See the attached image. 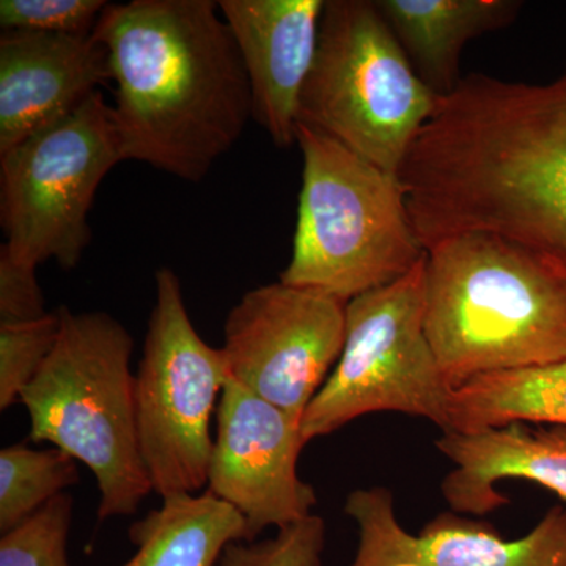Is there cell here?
I'll use <instances>...</instances> for the list:
<instances>
[{"mask_svg":"<svg viewBox=\"0 0 566 566\" xmlns=\"http://www.w3.org/2000/svg\"><path fill=\"white\" fill-rule=\"evenodd\" d=\"M57 312V342L20 401L29 436L91 469L99 521L134 515L153 491L137 434L134 338L106 312Z\"/></svg>","mask_w":566,"mask_h":566,"instance_id":"4","label":"cell"},{"mask_svg":"<svg viewBox=\"0 0 566 566\" xmlns=\"http://www.w3.org/2000/svg\"><path fill=\"white\" fill-rule=\"evenodd\" d=\"M345 513L359 531L352 566H566V505L553 506L517 539L455 512L441 513L419 534H409L385 486L353 491Z\"/></svg>","mask_w":566,"mask_h":566,"instance_id":"12","label":"cell"},{"mask_svg":"<svg viewBox=\"0 0 566 566\" xmlns=\"http://www.w3.org/2000/svg\"><path fill=\"white\" fill-rule=\"evenodd\" d=\"M564 76L566 77V71H565V74H564Z\"/></svg>","mask_w":566,"mask_h":566,"instance_id":"25","label":"cell"},{"mask_svg":"<svg viewBox=\"0 0 566 566\" xmlns=\"http://www.w3.org/2000/svg\"><path fill=\"white\" fill-rule=\"evenodd\" d=\"M136 554L122 566H216L223 549L245 542L243 516L212 495L178 494L129 528Z\"/></svg>","mask_w":566,"mask_h":566,"instance_id":"17","label":"cell"},{"mask_svg":"<svg viewBox=\"0 0 566 566\" xmlns=\"http://www.w3.org/2000/svg\"><path fill=\"white\" fill-rule=\"evenodd\" d=\"M420 80L438 96L460 84L468 41L515 20L517 0H375Z\"/></svg>","mask_w":566,"mask_h":566,"instance_id":"16","label":"cell"},{"mask_svg":"<svg viewBox=\"0 0 566 566\" xmlns=\"http://www.w3.org/2000/svg\"><path fill=\"white\" fill-rule=\"evenodd\" d=\"M77 461L57 447H3L0 452V532L13 531L52 499L80 483Z\"/></svg>","mask_w":566,"mask_h":566,"instance_id":"19","label":"cell"},{"mask_svg":"<svg viewBox=\"0 0 566 566\" xmlns=\"http://www.w3.org/2000/svg\"><path fill=\"white\" fill-rule=\"evenodd\" d=\"M324 545L326 524L312 515L279 528L273 538L232 543L216 566H323Z\"/></svg>","mask_w":566,"mask_h":566,"instance_id":"22","label":"cell"},{"mask_svg":"<svg viewBox=\"0 0 566 566\" xmlns=\"http://www.w3.org/2000/svg\"><path fill=\"white\" fill-rule=\"evenodd\" d=\"M427 255L390 285L346 304L345 345L301 422L305 442L374 412H401L452 431L446 381L424 331Z\"/></svg>","mask_w":566,"mask_h":566,"instance_id":"7","label":"cell"},{"mask_svg":"<svg viewBox=\"0 0 566 566\" xmlns=\"http://www.w3.org/2000/svg\"><path fill=\"white\" fill-rule=\"evenodd\" d=\"M59 331L57 311L29 322H0V411L20 403L54 349Z\"/></svg>","mask_w":566,"mask_h":566,"instance_id":"20","label":"cell"},{"mask_svg":"<svg viewBox=\"0 0 566 566\" xmlns=\"http://www.w3.org/2000/svg\"><path fill=\"white\" fill-rule=\"evenodd\" d=\"M424 331L452 389L475 376L566 363V282L491 233L427 249Z\"/></svg>","mask_w":566,"mask_h":566,"instance_id":"3","label":"cell"},{"mask_svg":"<svg viewBox=\"0 0 566 566\" xmlns=\"http://www.w3.org/2000/svg\"><path fill=\"white\" fill-rule=\"evenodd\" d=\"M438 99L375 2H324L300 123L398 174Z\"/></svg>","mask_w":566,"mask_h":566,"instance_id":"6","label":"cell"},{"mask_svg":"<svg viewBox=\"0 0 566 566\" xmlns=\"http://www.w3.org/2000/svg\"><path fill=\"white\" fill-rule=\"evenodd\" d=\"M439 452L455 468L442 480L452 512L485 516L509 504L504 480H527L556 493L566 505V427L513 422L475 433H442Z\"/></svg>","mask_w":566,"mask_h":566,"instance_id":"15","label":"cell"},{"mask_svg":"<svg viewBox=\"0 0 566 566\" xmlns=\"http://www.w3.org/2000/svg\"><path fill=\"white\" fill-rule=\"evenodd\" d=\"M46 314L36 268L0 252V322H29Z\"/></svg>","mask_w":566,"mask_h":566,"instance_id":"24","label":"cell"},{"mask_svg":"<svg viewBox=\"0 0 566 566\" xmlns=\"http://www.w3.org/2000/svg\"><path fill=\"white\" fill-rule=\"evenodd\" d=\"M93 36L109 59L123 161L202 181L253 120L251 85L219 3H109Z\"/></svg>","mask_w":566,"mask_h":566,"instance_id":"2","label":"cell"},{"mask_svg":"<svg viewBox=\"0 0 566 566\" xmlns=\"http://www.w3.org/2000/svg\"><path fill=\"white\" fill-rule=\"evenodd\" d=\"M123 163L112 106L96 92L73 114L0 155V252L39 268L73 270L91 243L88 212Z\"/></svg>","mask_w":566,"mask_h":566,"instance_id":"8","label":"cell"},{"mask_svg":"<svg viewBox=\"0 0 566 566\" xmlns=\"http://www.w3.org/2000/svg\"><path fill=\"white\" fill-rule=\"evenodd\" d=\"M450 422L457 433L513 422L566 427V363L469 379L453 389Z\"/></svg>","mask_w":566,"mask_h":566,"instance_id":"18","label":"cell"},{"mask_svg":"<svg viewBox=\"0 0 566 566\" xmlns=\"http://www.w3.org/2000/svg\"><path fill=\"white\" fill-rule=\"evenodd\" d=\"M109 3L104 0H0L2 32L93 35Z\"/></svg>","mask_w":566,"mask_h":566,"instance_id":"23","label":"cell"},{"mask_svg":"<svg viewBox=\"0 0 566 566\" xmlns=\"http://www.w3.org/2000/svg\"><path fill=\"white\" fill-rule=\"evenodd\" d=\"M424 249L491 233L566 282V77L547 84L472 73L441 96L400 170Z\"/></svg>","mask_w":566,"mask_h":566,"instance_id":"1","label":"cell"},{"mask_svg":"<svg viewBox=\"0 0 566 566\" xmlns=\"http://www.w3.org/2000/svg\"><path fill=\"white\" fill-rule=\"evenodd\" d=\"M346 304L281 281L245 293L223 324L230 378L303 422L344 352Z\"/></svg>","mask_w":566,"mask_h":566,"instance_id":"10","label":"cell"},{"mask_svg":"<svg viewBox=\"0 0 566 566\" xmlns=\"http://www.w3.org/2000/svg\"><path fill=\"white\" fill-rule=\"evenodd\" d=\"M304 159L286 285L337 300L390 285L422 262L398 174L387 172L318 129L297 123Z\"/></svg>","mask_w":566,"mask_h":566,"instance_id":"5","label":"cell"},{"mask_svg":"<svg viewBox=\"0 0 566 566\" xmlns=\"http://www.w3.org/2000/svg\"><path fill=\"white\" fill-rule=\"evenodd\" d=\"M324 2H218L251 85L253 120L279 148L296 144L301 95L314 66Z\"/></svg>","mask_w":566,"mask_h":566,"instance_id":"13","label":"cell"},{"mask_svg":"<svg viewBox=\"0 0 566 566\" xmlns=\"http://www.w3.org/2000/svg\"><path fill=\"white\" fill-rule=\"evenodd\" d=\"M300 420L227 379L216 411L208 490L245 523V542L314 515L315 490L297 472Z\"/></svg>","mask_w":566,"mask_h":566,"instance_id":"11","label":"cell"},{"mask_svg":"<svg viewBox=\"0 0 566 566\" xmlns=\"http://www.w3.org/2000/svg\"><path fill=\"white\" fill-rule=\"evenodd\" d=\"M111 82L93 35L0 33V155L51 128Z\"/></svg>","mask_w":566,"mask_h":566,"instance_id":"14","label":"cell"},{"mask_svg":"<svg viewBox=\"0 0 566 566\" xmlns=\"http://www.w3.org/2000/svg\"><path fill=\"white\" fill-rule=\"evenodd\" d=\"M156 301L136 374L140 455L163 499L197 494L208 482L212 412L230 378L221 348L200 337L180 279L156 271Z\"/></svg>","mask_w":566,"mask_h":566,"instance_id":"9","label":"cell"},{"mask_svg":"<svg viewBox=\"0 0 566 566\" xmlns=\"http://www.w3.org/2000/svg\"><path fill=\"white\" fill-rule=\"evenodd\" d=\"M73 497L57 495L21 526L2 534L0 566H70Z\"/></svg>","mask_w":566,"mask_h":566,"instance_id":"21","label":"cell"}]
</instances>
